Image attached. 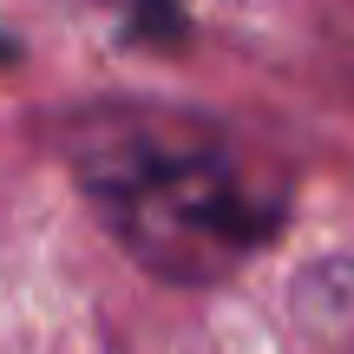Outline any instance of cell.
<instances>
[{"label": "cell", "mask_w": 354, "mask_h": 354, "mask_svg": "<svg viewBox=\"0 0 354 354\" xmlns=\"http://www.w3.org/2000/svg\"><path fill=\"white\" fill-rule=\"evenodd\" d=\"M66 165L112 243L171 289L230 282L289 216L243 145L197 112L92 105L66 131Z\"/></svg>", "instance_id": "6da1fadb"}, {"label": "cell", "mask_w": 354, "mask_h": 354, "mask_svg": "<svg viewBox=\"0 0 354 354\" xmlns=\"http://www.w3.org/2000/svg\"><path fill=\"white\" fill-rule=\"evenodd\" d=\"M86 7L112 13L118 26H131V33H171L177 20H184L190 0H86Z\"/></svg>", "instance_id": "7a4b0ae2"}]
</instances>
